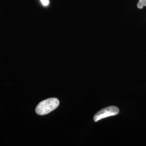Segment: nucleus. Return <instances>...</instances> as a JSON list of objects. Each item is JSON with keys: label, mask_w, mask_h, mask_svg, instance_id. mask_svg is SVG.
Listing matches in <instances>:
<instances>
[{"label": "nucleus", "mask_w": 146, "mask_h": 146, "mask_svg": "<svg viewBox=\"0 0 146 146\" xmlns=\"http://www.w3.org/2000/svg\"><path fill=\"white\" fill-rule=\"evenodd\" d=\"M119 113V108L116 106H110L104 108L98 111L94 115V120L95 122H98L99 120L106 117L117 115Z\"/></svg>", "instance_id": "obj_2"}, {"label": "nucleus", "mask_w": 146, "mask_h": 146, "mask_svg": "<svg viewBox=\"0 0 146 146\" xmlns=\"http://www.w3.org/2000/svg\"><path fill=\"white\" fill-rule=\"evenodd\" d=\"M60 102L57 98H49L39 103L35 111L38 115H46L57 108Z\"/></svg>", "instance_id": "obj_1"}, {"label": "nucleus", "mask_w": 146, "mask_h": 146, "mask_svg": "<svg viewBox=\"0 0 146 146\" xmlns=\"http://www.w3.org/2000/svg\"><path fill=\"white\" fill-rule=\"evenodd\" d=\"M40 1L42 2L43 5H44V6L48 5V4H49V0H40Z\"/></svg>", "instance_id": "obj_4"}, {"label": "nucleus", "mask_w": 146, "mask_h": 146, "mask_svg": "<svg viewBox=\"0 0 146 146\" xmlns=\"http://www.w3.org/2000/svg\"><path fill=\"white\" fill-rule=\"evenodd\" d=\"M144 6H146V0H139L137 4V7L139 9H142Z\"/></svg>", "instance_id": "obj_3"}]
</instances>
